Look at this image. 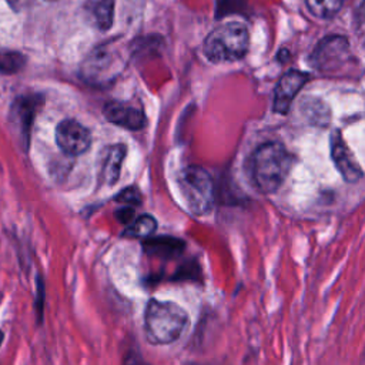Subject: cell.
I'll use <instances>...</instances> for the list:
<instances>
[{"label":"cell","mask_w":365,"mask_h":365,"mask_svg":"<svg viewBox=\"0 0 365 365\" xmlns=\"http://www.w3.org/2000/svg\"><path fill=\"white\" fill-rule=\"evenodd\" d=\"M190 324L184 307L170 299L150 298L143 314V334L150 345H171L177 342Z\"/></svg>","instance_id":"cell-1"},{"label":"cell","mask_w":365,"mask_h":365,"mask_svg":"<svg viewBox=\"0 0 365 365\" xmlns=\"http://www.w3.org/2000/svg\"><path fill=\"white\" fill-rule=\"evenodd\" d=\"M294 164L292 154L279 143L259 145L251 157V175L255 187L265 194L275 192Z\"/></svg>","instance_id":"cell-2"},{"label":"cell","mask_w":365,"mask_h":365,"mask_svg":"<svg viewBox=\"0 0 365 365\" xmlns=\"http://www.w3.org/2000/svg\"><path fill=\"white\" fill-rule=\"evenodd\" d=\"M250 34L240 21H227L215 27L204 40V56L212 63H232L247 54Z\"/></svg>","instance_id":"cell-3"},{"label":"cell","mask_w":365,"mask_h":365,"mask_svg":"<svg viewBox=\"0 0 365 365\" xmlns=\"http://www.w3.org/2000/svg\"><path fill=\"white\" fill-rule=\"evenodd\" d=\"M177 184L191 214L205 215L211 211L215 201V185L202 167L187 165L180 171Z\"/></svg>","instance_id":"cell-4"},{"label":"cell","mask_w":365,"mask_h":365,"mask_svg":"<svg viewBox=\"0 0 365 365\" xmlns=\"http://www.w3.org/2000/svg\"><path fill=\"white\" fill-rule=\"evenodd\" d=\"M349 51V44L342 36L322 38L311 54L312 66L319 71H332L342 66Z\"/></svg>","instance_id":"cell-5"},{"label":"cell","mask_w":365,"mask_h":365,"mask_svg":"<svg viewBox=\"0 0 365 365\" xmlns=\"http://www.w3.org/2000/svg\"><path fill=\"white\" fill-rule=\"evenodd\" d=\"M56 143L68 155H80L91 145V133L81 123L66 118L56 127Z\"/></svg>","instance_id":"cell-6"},{"label":"cell","mask_w":365,"mask_h":365,"mask_svg":"<svg viewBox=\"0 0 365 365\" xmlns=\"http://www.w3.org/2000/svg\"><path fill=\"white\" fill-rule=\"evenodd\" d=\"M40 106L38 96H20L10 107L9 121L17 133V138L27 145L34 114Z\"/></svg>","instance_id":"cell-7"},{"label":"cell","mask_w":365,"mask_h":365,"mask_svg":"<svg viewBox=\"0 0 365 365\" xmlns=\"http://www.w3.org/2000/svg\"><path fill=\"white\" fill-rule=\"evenodd\" d=\"M331 157L332 161L346 182H356L362 178L364 171L355 155L344 141L339 130H335L331 137Z\"/></svg>","instance_id":"cell-8"},{"label":"cell","mask_w":365,"mask_h":365,"mask_svg":"<svg viewBox=\"0 0 365 365\" xmlns=\"http://www.w3.org/2000/svg\"><path fill=\"white\" fill-rule=\"evenodd\" d=\"M309 80V74L299 70H288L277 83L274 90L272 110L278 114L288 113L294 97Z\"/></svg>","instance_id":"cell-9"},{"label":"cell","mask_w":365,"mask_h":365,"mask_svg":"<svg viewBox=\"0 0 365 365\" xmlns=\"http://www.w3.org/2000/svg\"><path fill=\"white\" fill-rule=\"evenodd\" d=\"M187 242L174 235H151L141 240L143 252L154 259L174 261L182 257Z\"/></svg>","instance_id":"cell-10"},{"label":"cell","mask_w":365,"mask_h":365,"mask_svg":"<svg viewBox=\"0 0 365 365\" xmlns=\"http://www.w3.org/2000/svg\"><path fill=\"white\" fill-rule=\"evenodd\" d=\"M104 117L120 127L127 130H141L147 125V117L140 107L123 103V101H108L103 108Z\"/></svg>","instance_id":"cell-11"},{"label":"cell","mask_w":365,"mask_h":365,"mask_svg":"<svg viewBox=\"0 0 365 365\" xmlns=\"http://www.w3.org/2000/svg\"><path fill=\"white\" fill-rule=\"evenodd\" d=\"M113 50H107L106 47L96 48L90 53V56L84 60L81 67V76L88 83H97L104 77H108L107 73L114 67L115 68V56L111 53Z\"/></svg>","instance_id":"cell-12"},{"label":"cell","mask_w":365,"mask_h":365,"mask_svg":"<svg viewBox=\"0 0 365 365\" xmlns=\"http://www.w3.org/2000/svg\"><path fill=\"white\" fill-rule=\"evenodd\" d=\"M115 0H84L83 16L86 21L98 31H107L114 23Z\"/></svg>","instance_id":"cell-13"},{"label":"cell","mask_w":365,"mask_h":365,"mask_svg":"<svg viewBox=\"0 0 365 365\" xmlns=\"http://www.w3.org/2000/svg\"><path fill=\"white\" fill-rule=\"evenodd\" d=\"M125 145L124 144H114L108 145L101 151V167L100 175L104 184L114 185L118 181L121 163L125 157Z\"/></svg>","instance_id":"cell-14"},{"label":"cell","mask_w":365,"mask_h":365,"mask_svg":"<svg viewBox=\"0 0 365 365\" xmlns=\"http://www.w3.org/2000/svg\"><path fill=\"white\" fill-rule=\"evenodd\" d=\"M170 282L182 284V282H192V284H204V271L200 261L195 257H190L182 259L173 274L167 278Z\"/></svg>","instance_id":"cell-15"},{"label":"cell","mask_w":365,"mask_h":365,"mask_svg":"<svg viewBox=\"0 0 365 365\" xmlns=\"http://www.w3.org/2000/svg\"><path fill=\"white\" fill-rule=\"evenodd\" d=\"M155 231H157V220L151 214H141L127 225V228L121 232V235L133 240H145L154 235Z\"/></svg>","instance_id":"cell-16"},{"label":"cell","mask_w":365,"mask_h":365,"mask_svg":"<svg viewBox=\"0 0 365 365\" xmlns=\"http://www.w3.org/2000/svg\"><path fill=\"white\" fill-rule=\"evenodd\" d=\"M344 0H305L309 13L318 19H331L335 16Z\"/></svg>","instance_id":"cell-17"},{"label":"cell","mask_w":365,"mask_h":365,"mask_svg":"<svg viewBox=\"0 0 365 365\" xmlns=\"http://www.w3.org/2000/svg\"><path fill=\"white\" fill-rule=\"evenodd\" d=\"M26 64V57L19 51L0 50V71L6 74H14L20 71Z\"/></svg>","instance_id":"cell-18"},{"label":"cell","mask_w":365,"mask_h":365,"mask_svg":"<svg viewBox=\"0 0 365 365\" xmlns=\"http://www.w3.org/2000/svg\"><path fill=\"white\" fill-rule=\"evenodd\" d=\"M34 315H36V325L40 327L44 319V307H46V282L43 274H36V294H34Z\"/></svg>","instance_id":"cell-19"},{"label":"cell","mask_w":365,"mask_h":365,"mask_svg":"<svg viewBox=\"0 0 365 365\" xmlns=\"http://www.w3.org/2000/svg\"><path fill=\"white\" fill-rule=\"evenodd\" d=\"M121 365H151V364L145 361V358L143 356V352L140 351L138 345L135 346L134 344H131L123 352Z\"/></svg>","instance_id":"cell-20"},{"label":"cell","mask_w":365,"mask_h":365,"mask_svg":"<svg viewBox=\"0 0 365 365\" xmlns=\"http://www.w3.org/2000/svg\"><path fill=\"white\" fill-rule=\"evenodd\" d=\"M115 201L121 202L124 205H130V207H135L141 204V192L138 188L135 187H127L124 190H121L117 195H115Z\"/></svg>","instance_id":"cell-21"},{"label":"cell","mask_w":365,"mask_h":365,"mask_svg":"<svg viewBox=\"0 0 365 365\" xmlns=\"http://www.w3.org/2000/svg\"><path fill=\"white\" fill-rule=\"evenodd\" d=\"M114 217L115 220L123 224V225H128L134 218H135V210L134 207H130V205H124L118 210L114 211Z\"/></svg>","instance_id":"cell-22"},{"label":"cell","mask_w":365,"mask_h":365,"mask_svg":"<svg viewBox=\"0 0 365 365\" xmlns=\"http://www.w3.org/2000/svg\"><path fill=\"white\" fill-rule=\"evenodd\" d=\"M3 341H4V331L0 329V346L3 345Z\"/></svg>","instance_id":"cell-23"},{"label":"cell","mask_w":365,"mask_h":365,"mask_svg":"<svg viewBox=\"0 0 365 365\" xmlns=\"http://www.w3.org/2000/svg\"><path fill=\"white\" fill-rule=\"evenodd\" d=\"M48 1H51V0H48Z\"/></svg>","instance_id":"cell-24"}]
</instances>
